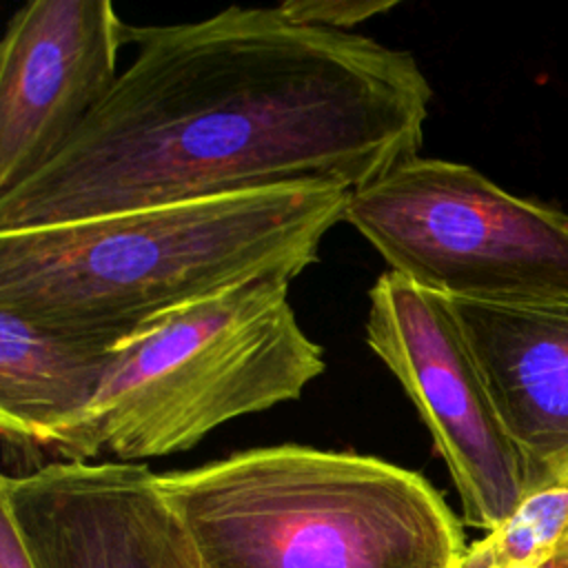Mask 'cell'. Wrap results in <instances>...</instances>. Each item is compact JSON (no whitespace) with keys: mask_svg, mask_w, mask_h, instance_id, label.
<instances>
[{"mask_svg":"<svg viewBox=\"0 0 568 568\" xmlns=\"http://www.w3.org/2000/svg\"><path fill=\"white\" fill-rule=\"evenodd\" d=\"M131 64L67 146L0 195V231L324 182L355 191L417 155L433 89L368 36L229 7L126 29Z\"/></svg>","mask_w":568,"mask_h":568,"instance_id":"6da1fadb","label":"cell"},{"mask_svg":"<svg viewBox=\"0 0 568 568\" xmlns=\"http://www.w3.org/2000/svg\"><path fill=\"white\" fill-rule=\"evenodd\" d=\"M348 193L324 182L284 184L0 231V311L115 346L246 282L295 280L320 260Z\"/></svg>","mask_w":568,"mask_h":568,"instance_id":"7a4b0ae2","label":"cell"},{"mask_svg":"<svg viewBox=\"0 0 568 568\" xmlns=\"http://www.w3.org/2000/svg\"><path fill=\"white\" fill-rule=\"evenodd\" d=\"M158 488L204 568H457L466 550L439 490L373 455L260 446Z\"/></svg>","mask_w":568,"mask_h":568,"instance_id":"3957f363","label":"cell"},{"mask_svg":"<svg viewBox=\"0 0 568 568\" xmlns=\"http://www.w3.org/2000/svg\"><path fill=\"white\" fill-rule=\"evenodd\" d=\"M288 288L284 277L246 282L126 335L93 402L40 444L47 464L102 453L140 464L297 399L326 362L302 331Z\"/></svg>","mask_w":568,"mask_h":568,"instance_id":"277c9868","label":"cell"},{"mask_svg":"<svg viewBox=\"0 0 568 568\" xmlns=\"http://www.w3.org/2000/svg\"><path fill=\"white\" fill-rule=\"evenodd\" d=\"M344 222L388 271L448 300L568 291V215L468 164L406 158L348 193Z\"/></svg>","mask_w":568,"mask_h":568,"instance_id":"5b68a950","label":"cell"},{"mask_svg":"<svg viewBox=\"0 0 568 568\" xmlns=\"http://www.w3.org/2000/svg\"><path fill=\"white\" fill-rule=\"evenodd\" d=\"M366 344L428 428L466 524L497 528L530 493V466L497 413L450 302L384 271L368 291Z\"/></svg>","mask_w":568,"mask_h":568,"instance_id":"8992f818","label":"cell"},{"mask_svg":"<svg viewBox=\"0 0 568 568\" xmlns=\"http://www.w3.org/2000/svg\"><path fill=\"white\" fill-rule=\"evenodd\" d=\"M129 24L109 0H31L0 44V195L44 169L109 95Z\"/></svg>","mask_w":568,"mask_h":568,"instance_id":"52a82bcc","label":"cell"},{"mask_svg":"<svg viewBox=\"0 0 568 568\" xmlns=\"http://www.w3.org/2000/svg\"><path fill=\"white\" fill-rule=\"evenodd\" d=\"M158 475L133 462H53L0 477L4 513L31 568H153L144 508Z\"/></svg>","mask_w":568,"mask_h":568,"instance_id":"ba28073f","label":"cell"},{"mask_svg":"<svg viewBox=\"0 0 568 568\" xmlns=\"http://www.w3.org/2000/svg\"><path fill=\"white\" fill-rule=\"evenodd\" d=\"M448 302L497 413L530 466L532 493L568 457V291Z\"/></svg>","mask_w":568,"mask_h":568,"instance_id":"9c48e42d","label":"cell"},{"mask_svg":"<svg viewBox=\"0 0 568 568\" xmlns=\"http://www.w3.org/2000/svg\"><path fill=\"white\" fill-rule=\"evenodd\" d=\"M113 346L64 335L0 311V439L9 466L29 475L47 459L40 444L73 422L100 390Z\"/></svg>","mask_w":568,"mask_h":568,"instance_id":"30bf717a","label":"cell"},{"mask_svg":"<svg viewBox=\"0 0 568 568\" xmlns=\"http://www.w3.org/2000/svg\"><path fill=\"white\" fill-rule=\"evenodd\" d=\"M568 539V488H537L479 541L457 568H535Z\"/></svg>","mask_w":568,"mask_h":568,"instance_id":"8fae6325","label":"cell"},{"mask_svg":"<svg viewBox=\"0 0 568 568\" xmlns=\"http://www.w3.org/2000/svg\"><path fill=\"white\" fill-rule=\"evenodd\" d=\"M144 544L153 568H204L180 521L164 504L158 481L144 508Z\"/></svg>","mask_w":568,"mask_h":568,"instance_id":"7c38bea8","label":"cell"},{"mask_svg":"<svg viewBox=\"0 0 568 568\" xmlns=\"http://www.w3.org/2000/svg\"><path fill=\"white\" fill-rule=\"evenodd\" d=\"M395 4V0H286L277 9L297 24L351 33L353 27L388 13Z\"/></svg>","mask_w":568,"mask_h":568,"instance_id":"4fadbf2b","label":"cell"},{"mask_svg":"<svg viewBox=\"0 0 568 568\" xmlns=\"http://www.w3.org/2000/svg\"><path fill=\"white\" fill-rule=\"evenodd\" d=\"M0 568H31L11 519L0 513Z\"/></svg>","mask_w":568,"mask_h":568,"instance_id":"5bb4252c","label":"cell"},{"mask_svg":"<svg viewBox=\"0 0 568 568\" xmlns=\"http://www.w3.org/2000/svg\"><path fill=\"white\" fill-rule=\"evenodd\" d=\"M552 486H564V488H568V457L561 459L559 464H555V466L541 477V481H539L537 488H552ZM537 488H535V490H537Z\"/></svg>","mask_w":568,"mask_h":568,"instance_id":"9a60e30c","label":"cell"},{"mask_svg":"<svg viewBox=\"0 0 568 568\" xmlns=\"http://www.w3.org/2000/svg\"><path fill=\"white\" fill-rule=\"evenodd\" d=\"M535 568H568V559H566V555H564L561 548H559L555 555H550L546 561H541V564L535 566Z\"/></svg>","mask_w":568,"mask_h":568,"instance_id":"2e32d148","label":"cell"},{"mask_svg":"<svg viewBox=\"0 0 568 568\" xmlns=\"http://www.w3.org/2000/svg\"><path fill=\"white\" fill-rule=\"evenodd\" d=\"M561 552H564V555H566V559H568V539L564 541V546H561Z\"/></svg>","mask_w":568,"mask_h":568,"instance_id":"e0dca14e","label":"cell"}]
</instances>
